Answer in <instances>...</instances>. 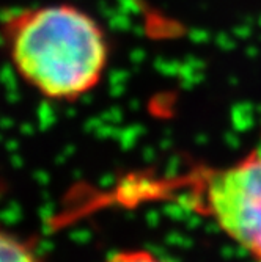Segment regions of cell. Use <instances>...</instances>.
Returning a JSON list of instances; mask_svg holds the SVG:
<instances>
[{"label": "cell", "mask_w": 261, "mask_h": 262, "mask_svg": "<svg viewBox=\"0 0 261 262\" xmlns=\"http://www.w3.org/2000/svg\"><path fill=\"white\" fill-rule=\"evenodd\" d=\"M0 44L30 88L66 102L101 83L112 52L103 24L73 4L8 10L0 17Z\"/></svg>", "instance_id": "1"}, {"label": "cell", "mask_w": 261, "mask_h": 262, "mask_svg": "<svg viewBox=\"0 0 261 262\" xmlns=\"http://www.w3.org/2000/svg\"><path fill=\"white\" fill-rule=\"evenodd\" d=\"M203 201L217 226L261 262V152L209 173Z\"/></svg>", "instance_id": "2"}, {"label": "cell", "mask_w": 261, "mask_h": 262, "mask_svg": "<svg viewBox=\"0 0 261 262\" xmlns=\"http://www.w3.org/2000/svg\"><path fill=\"white\" fill-rule=\"evenodd\" d=\"M0 262H43L38 251L29 241L0 231Z\"/></svg>", "instance_id": "3"}, {"label": "cell", "mask_w": 261, "mask_h": 262, "mask_svg": "<svg viewBox=\"0 0 261 262\" xmlns=\"http://www.w3.org/2000/svg\"><path fill=\"white\" fill-rule=\"evenodd\" d=\"M107 262H164L150 251L145 250H129V251H118L109 257Z\"/></svg>", "instance_id": "4"}]
</instances>
